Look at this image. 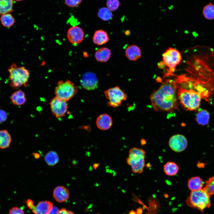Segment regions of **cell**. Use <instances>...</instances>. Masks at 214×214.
Returning a JSON list of instances; mask_svg holds the SVG:
<instances>
[{
    "mask_svg": "<svg viewBox=\"0 0 214 214\" xmlns=\"http://www.w3.org/2000/svg\"><path fill=\"white\" fill-rule=\"evenodd\" d=\"M177 86L176 81L168 79L151 95L150 99L155 111L171 112L177 107Z\"/></svg>",
    "mask_w": 214,
    "mask_h": 214,
    "instance_id": "6da1fadb",
    "label": "cell"
},
{
    "mask_svg": "<svg viewBox=\"0 0 214 214\" xmlns=\"http://www.w3.org/2000/svg\"><path fill=\"white\" fill-rule=\"evenodd\" d=\"M109 38L107 33L103 30L96 31L93 37V41L95 44L102 45L106 43Z\"/></svg>",
    "mask_w": 214,
    "mask_h": 214,
    "instance_id": "e0dca14e",
    "label": "cell"
},
{
    "mask_svg": "<svg viewBox=\"0 0 214 214\" xmlns=\"http://www.w3.org/2000/svg\"><path fill=\"white\" fill-rule=\"evenodd\" d=\"M58 214H74V213L72 211L68 210L64 208H63L59 210Z\"/></svg>",
    "mask_w": 214,
    "mask_h": 214,
    "instance_id": "836d02e7",
    "label": "cell"
},
{
    "mask_svg": "<svg viewBox=\"0 0 214 214\" xmlns=\"http://www.w3.org/2000/svg\"><path fill=\"white\" fill-rule=\"evenodd\" d=\"M125 55L130 60L135 61L141 57V51L138 46L134 45H130L126 48Z\"/></svg>",
    "mask_w": 214,
    "mask_h": 214,
    "instance_id": "2e32d148",
    "label": "cell"
},
{
    "mask_svg": "<svg viewBox=\"0 0 214 214\" xmlns=\"http://www.w3.org/2000/svg\"><path fill=\"white\" fill-rule=\"evenodd\" d=\"M33 154L35 159H38L40 157V155L37 153H33Z\"/></svg>",
    "mask_w": 214,
    "mask_h": 214,
    "instance_id": "8d00e7d4",
    "label": "cell"
},
{
    "mask_svg": "<svg viewBox=\"0 0 214 214\" xmlns=\"http://www.w3.org/2000/svg\"><path fill=\"white\" fill-rule=\"evenodd\" d=\"M111 52L109 48L103 47L98 49L95 52V57L98 62H107L110 59Z\"/></svg>",
    "mask_w": 214,
    "mask_h": 214,
    "instance_id": "ac0fdd59",
    "label": "cell"
},
{
    "mask_svg": "<svg viewBox=\"0 0 214 214\" xmlns=\"http://www.w3.org/2000/svg\"><path fill=\"white\" fill-rule=\"evenodd\" d=\"M179 169V167L177 164L175 162L171 161L166 162L163 167L164 173L166 175L170 176L176 174Z\"/></svg>",
    "mask_w": 214,
    "mask_h": 214,
    "instance_id": "7402d4cb",
    "label": "cell"
},
{
    "mask_svg": "<svg viewBox=\"0 0 214 214\" xmlns=\"http://www.w3.org/2000/svg\"><path fill=\"white\" fill-rule=\"evenodd\" d=\"M210 196L203 189L191 191L188 197L186 204L189 207L197 209L202 212L211 205Z\"/></svg>",
    "mask_w": 214,
    "mask_h": 214,
    "instance_id": "5b68a950",
    "label": "cell"
},
{
    "mask_svg": "<svg viewBox=\"0 0 214 214\" xmlns=\"http://www.w3.org/2000/svg\"><path fill=\"white\" fill-rule=\"evenodd\" d=\"M82 0H64V4L70 7H75L81 2Z\"/></svg>",
    "mask_w": 214,
    "mask_h": 214,
    "instance_id": "4dcf8cb0",
    "label": "cell"
},
{
    "mask_svg": "<svg viewBox=\"0 0 214 214\" xmlns=\"http://www.w3.org/2000/svg\"><path fill=\"white\" fill-rule=\"evenodd\" d=\"M11 99L14 105L17 106L24 104L26 101L25 93L20 90L13 93L11 96Z\"/></svg>",
    "mask_w": 214,
    "mask_h": 214,
    "instance_id": "d6986e66",
    "label": "cell"
},
{
    "mask_svg": "<svg viewBox=\"0 0 214 214\" xmlns=\"http://www.w3.org/2000/svg\"><path fill=\"white\" fill-rule=\"evenodd\" d=\"M143 212V209L140 207L137 209L136 214H142Z\"/></svg>",
    "mask_w": 214,
    "mask_h": 214,
    "instance_id": "d590c367",
    "label": "cell"
},
{
    "mask_svg": "<svg viewBox=\"0 0 214 214\" xmlns=\"http://www.w3.org/2000/svg\"><path fill=\"white\" fill-rule=\"evenodd\" d=\"M78 91L77 87L71 81L61 80L58 82L54 93L55 96L67 102L77 94Z\"/></svg>",
    "mask_w": 214,
    "mask_h": 214,
    "instance_id": "8992f818",
    "label": "cell"
},
{
    "mask_svg": "<svg viewBox=\"0 0 214 214\" xmlns=\"http://www.w3.org/2000/svg\"><path fill=\"white\" fill-rule=\"evenodd\" d=\"M80 82L83 88L87 90H93L97 87V78L95 74L92 72H86L84 73Z\"/></svg>",
    "mask_w": 214,
    "mask_h": 214,
    "instance_id": "7c38bea8",
    "label": "cell"
},
{
    "mask_svg": "<svg viewBox=\"0 0 214 214\" xmlns=\"http://www.w3.org/2000/svg\"><path fill=\"white\" fill-rule=\"evenodd\" d=\"M188 142L183 135L177 134L171 136L169 139V145L170 149L174 152H180L186 148Z\"/></svg>",
    "mask_w": 214,
    "mask_h": 214,
    "instance_id": "30bf717a",
    "label": "cell"
},
{
    "mask_svg": "<svg viewBox=\"0 0 214 214\" xmlns=\"http://www.w3.org/2000/svg\"><path fill=\"white\" fill-rule=\"evenodd\" d=\"M50 105L52 115L56 118L64 117L67 112V102L57 97L51 99Z\"/></svg>",
    "mask_w": 214,
    "mask_h": 214,
    "instance_id": "9c48e42d",
    "label": "cell"
},
{
    "mask_svg": "<svg viewBox=\"0 0 214 214\" xmlns=\"http://www.w3.org/2000/svg\"><path fill=\"white\" fill-rule=\"evenodd\" d=\"M97 15L101 19L105 21L110 20L113 16L111 11L106 7L100 8L98 11Z\"/></svg>",
    "mask_w": 214,
    "mask_h": 214,
    "instance_id": "83f0119b",
    "label": "cell"
},
{
    "mask_svg": "<svg viewBox=\"0 0 214 214\" xmlns=\"http://www.w3.org/2000/svg\"><path fill=\"white\" fill-rule=\"evenodd\" d=\"M7 118V114L4 110L0 109V124L5 121Z\"/></svg>",
    "mask_w": 214,
    "mask_h": 214,
    "instance_id": "d6a6232c",
    "label": "cell"
},
{
    "mask_svg": "<svg viewBox=\"0 0 214 214\" xmlns=\"http://www.w3.org/2000/svg\"><path fill=\"white\" fill-rule=\"evenodd\" d=\"M203 189L210 196L214 194V176L206 181L205 186Z\"/></svg>",
    "mask_w": 214,
    "mask_h": 214,
    "instance_id": "f1b7e54d",
    "label": "cell"
},
{
    "mask_svg": "<svg viewBox=\"0 0 214 214\" xmlns=\"http://www.w3.org/2000/svg\"><path fill=\"white\" fill-rule=\"evenodd\" d=\"M112 121L111 117L106 114H102L97 118L96 124L97 128L102 130L108 129L112 125Z\"/></svg>",
    "mask_w": 214,
    "mask_h": 214,
    "instance_id": "9a60e30c",
    "label": "cell"
},
{
    "mask_svg": "<svg viewBox=\"0 0 214 214\" xmlns=\"http://www.w3.org/2000/svg\"><path fill=\"white\" fill-rule=\"evenodd\" d=\"M67 37L70 43L73 44H77L83 40L84 33L80 27L76 26H73L68 30Z\"/></svg>",
    "mask_w": 214,
    "mask_h": 214,
    "instance_id": "4fadbf2b",
    "label": "cell"
},
{
    "mask_svg": "<svg viewBox=\"0 0 214 214\" xmlns=\"http://www.w3.org/2000/svg\"><path fill=\"white\" fill-rule=\"evenodd\" d=\"M105 96L109 100L108 105L114 107L121 105L122 101L127 98V95L119 87L116 86L110 88L104 92Z\"/></svg>",
    "mask_w": 214,
    "mask_h": 214,
    "instance_id": "ba28073f",
    "label": "cell"
},
{
    "mask_svg": "<svg viewBox=\"0 0 214 214\" xmlns=\"http://www.w3.org/2000/svg\"><path fill=\"white\" fill-rule=\"evenodd\" d=\"M144 141V140H141V144L142 145H143L145 144V141H144H144Z\"/></svg>",
    "mask_w": 214,
    "mask_h": 214,
    "instance_id": "ab89813d",
    "label": "cell"
},
{
    "mask_svg": "<svg viewBox=\"0 0 214 214\" xmlns=\"http://www.w3.org/2000/svg\"><path fill=\"white\" fill-rule=\"evenodd\" d=\"M120 5L119 0H107L106 5L111 11H114L118 8Z\"/></svg>",
    "mask_w": 214,
    "mask_h": 214,
    "instance_id": "f546056e",
    "label": "cell"
},
{
    "mask_svg": "<svg viewBox=\"0 0 214 214\" xmlns=\"http://www.w3.org/2000/svg\"><path fill=\"white\" fill-rule=\"evenodd\" d=\"M129 214H136V212L133 210H132L130 211Z\"/></svg>",
    "mask_w": 214,
    "mask_h": 214,
    "instance_id": "f35d334b",
    "label": "cell"
},
{
    "mask_svg": "<svg viewBox=\"0 0 214 214\" xmlns=\"http://www.w3.org/2000/svg\"><path fill=\"white\" fill-rule=\"evenodd\" d=\"M202 14L206 19L212 20L214 19V5L210 3L203 8Z\"/></svg>",
    "mask_w": 214,
    "mask_h": 214,
    "instance_id": "4316f807",
    "label": "cell"
},
{
    "mask_svg": "<svg viewBox=\"0 0 214 214\" xmlns=\"http://www.w3.org/2000/svg\"><path fill=\"white\" fill-rule=\"evenodd\" d=\"M10 81V85L14 89L23 86H28L30 73L24 67H18L15 63L12 64L8 70Z\"/></svg>",
    "mask_w": 214,
    "mask_h": 214,
    "instance_id": "3957f363",
    "label": "cell"
},
{
    "mask_svg": "<svg viewBox=\"0 0 214 214\" xmlns=\"http://www.w3.org/2000/svg\"></svg>",
    "mask_w": 214,
    "mask_h": 214,
    "instance_id": "b9f144b4",
    "label": "cell"
},
{
    "mask_svg": "<svg viewBox=\"0 0 214 214\" xmlns=\"http://www.w3.org/2000/svg\"><path fill=\"white\" fill-rule=\"evenodd\" d=\"M26 204L34 214H48L53 206V203L47 200L40 202L35 206L32 200L29 199L26 201Z\"/></svg>",
    "mask_w": 214,
    "mask_h": 214,
    "instance_id": "8fae6325",
    "label": "cell"
},
{
    "mask_svg": "<svg viewBox=\"0 0 214 214\" xmlns=\"http://www.w3.org/2000/svg\"><path fill=\"white\" fill-rule=\"evenodd\" d=\"M8 214H24L23 210L17 207H13L9 211Z\"/></svg>",
    "mask_w": 214,
    "mask_h": 214,
    "instance_id": "1f68e13d",
    "label": "cell"
},
{
    "mask_svg": "<svg viewBox=\"0 0 214 214\" xmlns=\"http://www.w3.org/2000/svg\"><path fill=\"white\" fill-rule=\"evenodd\" d=\"M188 186L191 191L201 190L203 186V181L199 177H193L188 180Z\"/></svg>",
    "mask_w": 214,
    "mask_h": 214,
    "instance_id": "ffe728a7",
    "label": "cell"
},
{
    "mask_svg": "<svg viewBox=\"0 0 214 214\" xmlns=\"http://www.w3.org/2000/svg\"><path fill=\"white\" fill-rule=\"evenodd\" d=\"M11 141V135L7 130H0V149H4L9 147Z\"/></svg>",
    "mask_w": 214,
    "mask_h": 214,
    "instance_id": "44dd1931",
    "label": "cell"
},
{
    "mask_svg": "<svg viewBox=\"0 0 214 214\" xmlns=\"http://www.w3.org/2000/svg\"><path fill=\"white\" fill-rule=\"evenodd\" d=\"M14 0L17 1H22L23 0Z\"/></svg>",
    "mask_w": 214,
    "mask_h": 214,
    "instance_id": "60d3db41",
    "label": "cell"
},
{
    "mask_svg": "<svg viewBox=\"0 0 214 214\" xmlns=\"http://www.w3.org/2000/svg\"><path fill=\"white\" fill-rule=\"evenodd\" d=\"M13 0H0V15L13 11Z\"/></svg>",
    "mask_w": 214,
    "mask_h": 214,
    "instance_id": "603a6c76",
    "label": "cell"
},
{
    "mask_svg": "<svg viewBox=\"0 0 214 214\" xmlns=\"http://www.w3.org/2000/svg\"><path fill=\"white\" fill-rule=\"evenodd\" d=\"M99 164L98 163H95L93 165V166L95 169H96L99 166Z\"/></svg>",
    "mask_w": 214,
    "mask_h": 214,
    "instance_id": "74e56055",
    "label": "cell"
},
{
    "mask_svg": "<svg viewBox=\"0 0 214 214\" xmlns=\"http://www.w3.org/2000/svg\"><path fill=\"white\" fill-rule=\"evenodd\" d=\"M53 196L57 202L60 203L63 202L68 199L69 193L68 190L65 187L59 186L54 189Z\"/></svg>",
    "mask_w": 214,
    "mask_h": 214,
    "instance_id": "5bb4252c",
    "label": "cell"
},
{
    "mask_svg": "<svg viewBox=\"0 0 214 214\" xmlns=\"http://www.w3.org/2000/svg\"><path fill=\"white\" fill-rule=\"evenodd\" d=\"M0 21L3 26L7 28L12 26L15 22L13 16L10 13L1 15Z\"/></svg>",
    "mask_w": 214,
    "mask_h": 214,
    "instance_id": "484cf974",
    "label": "cell"
},
{
    "mask_svg": "<svg viewBox=\"0 0 214 214\" xmlns=\"http://www.w3.org/2000/svg\"><path fill=\"white\" fill-rule=\"evenodd\" d=\"M59 211V210L57 207L53 206L48 214H58Z\"/></svg>",
    "mask_w": 214,
    "mask_h": 214,
    "instance_id": "e575fe53",
    "label": "cell"
},
{
    "mask_svg": "<svg viewBox=\"0 0 214 214\" xmlns=\"http://www.w3.org/2000/svg\"><path fill=\"white\" fill-rule=\"evenodd\" d=\"M210 118V114L205 109L200 110L197 113L196 120L198 124L204 125L208 124Z\"/></svg>",
    "mask_w": 214,
    "mask_h": 214,
    "instance_id": "cb8c5ba5",
    "label": "cell"
},
{
    "mask_svg": "<svg viewBox=\"0 0 214 214\" xmlns=\"http://www.w3.org/2000/svg\"><path fill=\"white\" fill-rule=\"evenodd\" d=\"M145 151L140 148L133 147L129 150L126 162L130 166L133 173L140 174L143 172L145 165Z\"/></svg>",
    "mask_w": 214,
    "mask_h": 214,
    "instance_id": "277c9868",
    "label": "cell"
},
{
    "mask_svg": "<svg viewBox=\"0 0 214 214\" xmlns=\"http://www.w3.org/2000/svg\"><path fill=\"white\" fill-rule=\"evenodd\" d=\"M44 159L45 162L50 166H54L59 161V158L57 153L55 151L49 152L45 155Z\"/></svg>",
    "mask_w": 214,
    "mask_h": 214,
    "instance_id": "d4e9b609",
    "label": "cell"
},
{
    "mask_svg": "<svg viewBox=\"0 0 214 214\" xmlns=\"http://www.w3.org/2000/svg\"><path fill=\"white\" fill-rule=\"evenodd\" d=\"M185 83L190 87L182 84L177 89V96L180 103L185 110L193 111L197 109L199 107L201 99L207 98V95L197 86L192 89V84L189 83Z\"/></svg>",
    "mask_w": 214,
    "mask_h": 214,
    "instance_id": "7a4b0ae2",
    "label": "cell"
},
{
    "mask_svg": "<svg viewBox=\"0 0 214 214\" xmlns=\"http://www.w3.org/2000/svg\"><path fill=\"white\" fill-rule=\"evenodd\" d=\"M162 59L163 63L168 67L170 74H171L175 71L176 67L180 63L182 56L179 51L169 48L163 53Z\"/></svg>",
    "mask_w": 214,
    "mask_h": 214,
    "instance_id": "52a82bcc",
    "label": "cell"
},
{
    "mask_svg": "<svg viewBox=\"0 0 214 214\" xmlns=\"http://www.w3.org/2000/svg\"></svg>",
    "mask_w": 214,
    "mask_h": 214,
    "instance_id": "7bdbcfd3",
    "label": "cell"
}]
</instances>
